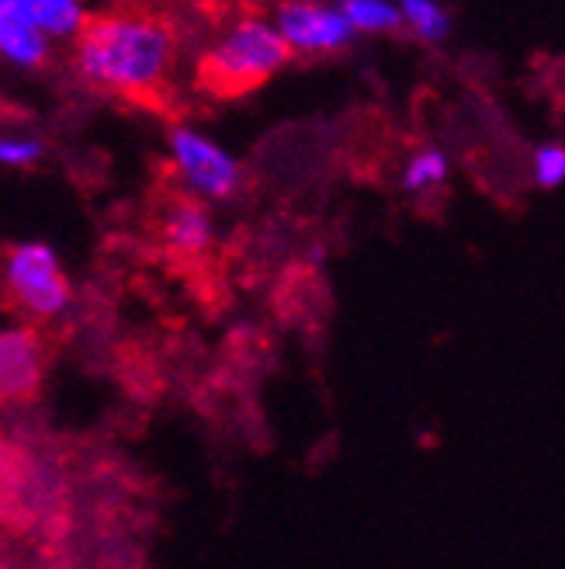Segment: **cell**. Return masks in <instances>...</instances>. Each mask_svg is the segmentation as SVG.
Wrapping results in <instances>:
<instances>
[{
    "label": "cell",
    "mask_w": 565,
    "mask_h": 569,
    "mask_svg": "<svg viewBox=\"0 0 565 569\" xmlns=\"http://www.w3.org/2000/svg\"><path fill=\"white\" fill-rule=\"evenodd\" d=\"M171 157L181 181L202 198H230L243 181L240 160L198 129H171Z\"/></svg>",
    "instance_id": "4"
},
{
    "label": "cell",
    "mask_w": 565,
    "mask_h": 569,
    "mask_svg": "<svg viewBox=\"0 0 565 569\" xmlns=\"http://www.w3.org/2000/svg\"><path fill=\"white\" fill-rule=\"evenodd\" d=\"M4 284L11 299L36 320H52L70 306V281L56 250L42 240L14 243L4 258Z\"/></svg>",
    "instance_id": "3"
},
{
    "label": "cell",
    "mask_w": 565,
    "mask_h": 569,
    "mask_svg": "<svg viewBox=\"0 0 565 569\" xmlns=\"http://www.w3.org/2000/svg\"><path fill=\"white\" fill-rule=\"evenodd\" d=\"M42 157H46L42 139H36V136H0V167L24 170V167H36Z\"/></svg>",
    "instance_id": "13"
},
{
    "label": "cell",
    "mask_w": 565,
    "mask_h": 569,
    "mask_svg": "<svg viewBox=\"0 0 565 569\" xmlns=\"http://www.w3.org/2000/svg\"><path fill=\"white\" fill-rule=\"evenodd\" d=\"M447 170H451V163H447V157L441 150H420V153L410 157V163L403 170V188L406 191L437 188V184H444Z\"/></svg>",
    "instance_id": "12"
},
{
    "label": "cell",
    "mask_w": 565,
    "mask_h": 569,
    "mask_svg": "<svg viewBox=\"0 0 565 569\" xmlns=\"http://www.w3.org/2000/svg\"><path fill=\"white\" fill-rule=\"evenodd\" d=\"M400 14L403 24H410V32L423 42H444L451 36V14L431 0H406L400 4Z\"/></svg>",
    "instance_id": "11"
},
{
    "label": "cell",
    "mask_w": 565,
    "mask_h": 569,
    "mask_svg": "<svg viewBox=\"0 0 565 569\" xmlns=\"http://www.w3.org/2000/svg\"><path fill=\"white\" fill-rule=\"evenodd\" d=\"M163 237L181 253H202L212 243V216L198 202H178L163 219Z\"/></svg>",
    "instance_id": "9"
},
{
    "label": "cell",
    "mask_w": 565,
    "mask_h": 569,
    "mask_svg": "<svg viewBox=\"0 0 565 569\" xmlns=\"http://www.w3.org/2000/svg\"><path fill=\"white\" fill-rule=\"evenodd\" d=\"M174 60L171 28L147 14H111L83 24L77 70L98 91L147 98L163 88Z\"/></svg>",
    "instance_id": "1"
},
{
    "label": "cell",
    "mask_w": 565,
    "mask_h": 569,
    "mask_svg": "<svg viewBox=\"0 0 565 569\" xmlns=\"http://www.w3.org/2000/svg\"><path fill=\"white\" fill-rule=\"evenodd\" d=\"M46 358L32 327H0V400H32L42 386Z\"/></svg>",
    "instance_id": "6"
},
{
    "label": "cell",
    "mask_w": 565,
    "mask_h": 569,
    "mask_svg": "<svg viewBox=\"0 0 565 569\" xmlns=\"http://www.w3.org/2000/svg\"><path fill=\"white\" fill-rule=\"evenodd\" d=\"M274 32L289 52L299 56H330L354 42V28L341 8L320 4H281L274 14Z\"/></svg>",
    "instance_id": "5"
},
{
    "label": "cell",
    "mask_w": 565,
    "mask_h": 569,
    "mask_svg": "<svg viewBox=\"0 0 565 569\" xmlns=\"http://www.w3.org/2000/svg\"><path fill=\"white\" fill-rule=\"evenodd\" d=\"M0 56L24 70H36L49 60V42L21 18L18 0H0Z\"/></svg>",
    "instance_id": "7"
},
{
    "label": "cell",
    "mask_w": 565,
    "mask_h": 569,
    "mask_svg": "<svg viewBox=\"0 0 565 569\" xmlns=\"http://www.w3.org/2000/svg\"><path fill=\"white\" fill-rule=\"evenodd\" d=\"M18 11L46 42L73 39L83 32V24H88V14H83V8L73 4V0H18Z\"/></svg>",
    "instance_id": "8"
},
{
    "label": "cell",
    "mask_w": 565,
    "mask_h": 569,
    "mask_svg": "<svg viewBox=\"0 0 565 569\" xmlns=\"http://www.w3.org/2000/svg\"><path fill=\"white\" fill-rule=\"evenodd\" d=\"M534 184L538 188H558L565 184V147L562 142H545L534 150Z\"/></svg>",
    "instance_id": "14"
},
{
    "label": "cell",
    "mask_w": 565,
    "mask_h": 569,
    "mask_svg": "<svg viewBox=\"0 0 565 569\" xmlns=\"http://www.w3.org/2000/svg\"><path fill=\"white\" fill-rule=\"evenodd\" d=\"M289 49L264 18H240L202 60V83L219 98H236L261 88L289 63Z\"/></svg>",
    "instance_id": "2"
},
{
    "label": "cell",
    "mask_w": 565,
    "mask_h": 569,
    "mask_svg": "<svg viewBox=\"0 0 565 569\" xmlns=\"http://www.w3.org/2000/svg\"><path fill=\"white\" fill-rule=\"evenodd\" d=\"M341 11L354 32L379 36V32H400L403 28L400 4H389V0H347V4H341Z\"/></svg>",
    "instance_id": "10"
}]
</instances>
